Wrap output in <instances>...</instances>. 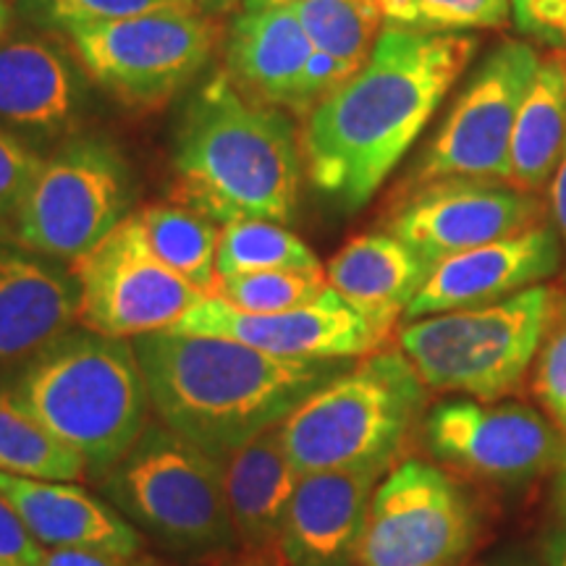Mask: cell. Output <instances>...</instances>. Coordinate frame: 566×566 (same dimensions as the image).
Returning <instances> with one entry per match:
<instances>
[{
  "label": "cell",
  "mask_w": 566,
  "mask_h": 566,
  "mask_svg": "<svg viewBox=\"0 0 566 566\" xmlns=\"http://www.w3.org/2000/svg\"><path fill=\"white\" fill-rule=\"evenodd\" d=\"M422 438L443 464L491 483H527L566 454L554 424L520 401H441L424 415Z\"/></svg>",
  "instance_id": "cell-13"
},
{
  "label": "cell",
  "mask_w": 566,
  "mask_h": 566,
  "mask_svg": "<svg viewBox=\"0 0 566 566\" xmlns=\"http://www.w3.org/2000/svg\"><path fill=\"white\" fill-rule=\"evenodd\" d=\"M80 323V286L69 265L0 242V375Z\"/></svg>",
  "instance_id": "cell-19"
},
{
  "label": "cell",
  "mask_w": 566,
  "mask_h": 566,
  "mask_svg": "<svg viewBox=\"0 0 566 566\" xmlns=\"http://www.w3.org/2000/svg\"><path fill=\"white\" fill-rule=\"evenodd\" d=\"M554 501H556L558 514H562L564 522H566V454H564V459H562V462H558V467H556Z\"/></svg>",
  "instance_id": "cell-40"
},
{
  "label": "cell",
  "mask_w": 566,
  "mask_h": 566,
  "mask_svg": "<svg viewBox=\"0 0 566 566\" xmlns=\"http://www.w3.org/2000/svg\"><path fill=\"white\" fill-rule=\"evenodd\" d=\"M174 200L218 226L294 221L304 176L292 113L252 103L216 71L187 101L174 134Z\"/></svg>",
  "instance_id": "cell-3"
},
{
  "label": "cell",
  "mask_w": 566,
  "mask_h": 566,
  "mask_svg": "<svg viewBox=\"0 0 566 566\" xmlns=\"http://www.w3.org/2000/svg\"><path fill=\"white\" fill-rule=\"evenodd\" d=\"M292 11L315 51L334 59L346 80L365 66L386 24L378 0H300Z\"/></svg>",
  "instance_id": "cell-26"
},
{
  "label": "cell",
  "mask_w": 566,
  "mask_h": 566,
  "mask_svg": "<svg viewBox=\"0 0 566 566\" xmlns=\"http://www.w3.org/2000/svg\"><path fill=\"white\" fill-rule=\"evenodd\" d=\"M13 17H17V11H13V0H0V40L11 32Z\"/></svg>",
  "instance_id": "cell-42"
},
{
  "label": "cell",
  "mask_w": 566,
  "mask_h": 566,
  "mask_svg": "<svg viewBox=\"0 0 566 566\" xmlns=\"http://www.w3.org/2000/svg\"><path fill=\"white\" fill-rule=\"evenodd\" d=\"M313 42L292 9L239 11L223 40L226 74L252 103L296 113Z\"/></svg>",
  "instance_id": "cell-21"
},
{
  "label": "cell",
  "mask_w": 566,
  "mask_h": 566,
  "mask_svg": "<svg viewBox=\"0 0 566 566\" xmlns=\"http://www.w3.org/2000/svg\"><path fill=\"white\" fill-rule=\"evenodd\" d=\"M0 499L45 548H92L122 558L142 548L132 522L76 483L0 472Z\"/></svg>",
  "instance_id": "cell-20"
},
{
  "label": "cell",
  "mask_w": 566,
  "mask_h": 566,
  "mask_svg": "<svg viewBox=\"0 0 566 566\" xmlns=\"http://www.w3.org/2000/svg\"><path fill=\"white\" fill-rule=\"evenodd\" d=\"M562 304L556 286L537 283L483 307L409 321L399 331V349L428 391L499 401L533 373Z\"/></svg>",
  "instance_id": "cell-6"
},
{
  "label": "cell",
  "mask_w": 566,
  "mask_h": 566,
  "mask_svg": "<svg viewBox=\"0 0 566 566\" xmlns=\"http://www.w3.org/2000/svg\"><path fill=\"white\" fill-rule=\"evenodd\" d=\"M40 163L42 155L32 153L30 147L0 129V229H13V218H17L19 205L24 200L27 187L38 174Z\"/></svg>",
  "instance_id": "cell-33"
},
{
  "label": "cell",
  "mask_w": 566,
  "mask_h": 566,
  "mask_svg": "<svg viewBox=\"0 0 566 566\" xmlns=\"http://www.w3.org/2000/svg\"><path fill=\"white\" fill-rule=\"evenodd\" d=\"M504 566H527V564H504Z\"/></svg>",
  "instance_id": "cell-44"
},
{
  "label": "cell",
  "mask_w": 566,
  "mask_h": 566,
  "mask_svg": "<svg viewBox=\"0 0 566 566\" xmlns=\"http://www.w3.org/2000/svg\"><path fill=\"white\" fill-rule=\"evenodd\" d=\"M0 242H13V237H11V231H6V229H0Z\"/></svg>",
  "instance_id": "cell-43"
},
{
  "label": "cell",
  "mask_w": 566,
  "mask_h": 566,
  "mask_svg": "<svg viewBox=\"0 0 566 566\" xmlns=\"http://www.w3.org/2000/svg\"><path fill=\"white\" fill-rule=\"evenodd\" d=\"M0 472L40 480L90 478L84 459L0 394Z\"/></svg>",
  "instance_id": "cell-28"
},
{
  "label": "cell",
  "mask_w": 566,
  "mask_h": 566,
  "mask_svg": "<svg viewBox=\"0 0 566 566\" xmlns=\"http://www.w3.org/2000/svg\"><path fill=\"white\" fill-rule=\"evenodd\" d=\"M296 483L300 472L283 451L279 424L226 459V495L233 535L258 562L281 558L283 520Z\"/></svg>",
  "instance_id": "cell-23"
},
{
  "label": "cell",
  "mask_w": 566,
  "mask_h": 566,
  "mask_svg": "<svg viewBox=\"0 0 566 566\" xmlns=\"http://www.w3.org/2000/svg\"><path fill=\"white\" fill-rule=\"evenodd\" d=\"M69 268L80 286V325L105 336L166 331L208 296L153 252L137 212Z\"/></svg>",
  "instance_id": "cell-12"
},
{
  "label": "cell",
  "mask_w": 566,
  "mask_h": 566,
  "mask_svg": "<svg viewBox=\"0 0 566 566\" xmlns=\"http://www.w3.org/2000/svg\"><path fill=\"white\" fill-rule=\"evenodd\" d=\"M300 0H242V11H265V9H292Z\"/></svg>",
  "instance_id": "cell-41"
},
{
  "label": "cell",
  "mask_w": 566,
  "mask_h": 566,
  "mask_svg": "<svg viewBox=\"0 0 566 566\" xmlns=\"http://www.w3.org/2000/svg\"><path fill=\"white\" fill-rule=\"evenodd\" d=\"M158 420L210 457L275 428L349 359H281L223 336L155 331L132 338Z\"/></svg>",
  "instance_id": "cell-2"
},
{
  "label": "cell",
  "mask_w": 566,
  "mask_h": 566,
  "mask_svg": "<svg viewBox=\"0 0 566 566\" xmlns=\"http://www.w3.org/2000/svg\"><path fill=\"white\" fill-rule=\"evenodd\" d=\"M388 27L415 32L501 30L512 19L509 0H378Z\"/></svg>",
  "instance_id": "cell-30"
},
{
  "label": "cell",
  "mask_w": 566,
  "mask_h": 566,
  "mask_svg": "<svg viewBox=\"0 0 566 566\" xmlns=\"http://www.w3.org/2000/svg\"><path fill=\"white\" fill-rule=\"evenodd\" d=\"M428 388L401 349H378L317 386L279 424L302 475L391 467L422 417Z\"/></svg>",
  "instance_id": "cell-5"
},
{
  "label": "cell",
  "mask_w": 566,
  "mask_h": 566,
  "mask_svg": "<svg viewBox=\"0 0 566 566\" xmlns=\"http://www.w3.org/2000/svg\"><path fill=\"white\" fill-rule=\"evenodd\" d=\"M13 11L32 30L61 34L158 11H200L197 0H13Z\"/></svg>",
  "instance_id": "cell-29"
},
{
  "label": "cell",
  "mask_w": 566,
  "mask_h": 566,
  "mask_svg": "<svg viewBox=\"0 0 566 566\" xmlns=\"http://www.w3.org/2000/svg\"><path fill=\"white\" fill-rule=\"evenodd\" d=\"M548 210L551 218H554V229L562 239L564 250V281H566V158L558 166L554 179L548 184Z\"/></svg>",
  "instance_id": "cell-37"
},
{
  "label": "cell",
  "mask_w": 566,
  "mask_h": 566,
  "mask_svg": "<svg viewBox=\"0 0 566 566\" xmlns=\"http://www.w3.org/2000/svg\"><path fill=\"white\" fill-rule=\"evenodd\" d=\"M328 279L323 271H263L218 283L216 296L244 313H283L315 302Z\"/></svg>",
  "instance_id": "cell-31"
},
{
  "label": "cell",
  "mask_w": 566,
  "mask_h": 566,
  "mask_svg": "<svg viewBox=\"0 0 566 566\" xmlns=\"http://www.w3.org/2000/svg\"><path fill=\"white\" fill-rule=\"evenodd\" d=\"M221 19L158 11L66 34L84 74L132 108L166 103L187 87L223 42Z\"/></svg>",
  "instance_id": "cell-9"
},
{
  "label": "cell",
  "mask_w": 566,
  "mask_h": 566,
  "mask_svg": "<svg viewBox=\"0 0 566 566\" xmlns=\"http://www.w3.org/2000/svg\"><path fill=\"white\" fill-rule=\"evenodd\" d=\"M388 467L302 475L281 533L286 566H357L367 509Z\"/></svg>",
  "instance_id": "cell-18"
},
{
  "label": "cell",
  "mask_w": 566,
  "mask_h": 566,
  "mask_svg": "<svg viewBox=\"0 0 566 566\" xmlns=\"http://www.w3.org/2000/svg\"><path fill=\"white\" fill-rule=\"evenodd\" d=\"M541 53L506 40L485 55L409 174V189L443 179L509 181L514 124Z\"/></svg>",
  "instance_id": "cell-11"
},
{
  "label": "cell",
  "mask_w": 566,
  "mask_h": 566,
  "mask_svg": "<svg viewBox=\"0 0 566 566\" xmlns=\"http://www.w3.org/2000/svg\"><path fill=\"white\" fill-rule=\"evenodd\" d=\"M535 399L566 433V296L530 373Z\"/></svg>",
  "instance_id": "cell-32"
},
{
  "label": "cell",
  "mask_w": 566,
  "mask_h": 566,
  "mask_svg": "<svg viewBox=\"0 0 566 566\" xmlns=\"http://www.w3.org/2000/svg\"><path fill=\"white\" fill-rule=\"evenodd\" d=\"M564 271L562 239L551 223L475 247L433 265L428 281L409 304L405 321L483 307L514 296Z\"/></svg>",
  "instance_id": "cell-16"
},
{
  "label": "cell",
  "mask_w": 566,
  "mask_h": 566,
  "mask_svg": "<svg viewBox=\"0 0 566 566\" xmlns=\"http://www.w3.org/2000/svg\"><path fill=\"white\" fill-rule=\"evenodd\" d=\"M132 200L124 155L103 137H69L32 176L13 218V242L71 265L132 216Z\"/></svg>",
  "instance_id": "cell-8"
},
{
  "label": "cell",
  "mask_w": 566,
  "mask_h": 566,
  "mask_svg": "<svg viewBox=\"0 0 566 566\" xmlns=\"http://www.w3.org/2000/svg\"><path fill=\"white\" fill-rule=\"evenodd\" d=\"M566 158V48L541 55L514 124L509 184L525 192L548 189Z\"/></svg>",
  "instance_id": "cell-24"
},
{
  "label": "cell",
  "mask_w": 566,
  "mask_h": 566,
  "mask_svg": "<svg viewBox=\"0 0 566 566\" xmlns=\"http://www.w3.org/2000/svg\"><path fill=\"white\" fill-rule=\"evenodd\" d=\"M514 27L525 38L566 48V0H509Z\"/></svg>",
  "instance_id": "cell-34"
},
{
  "label": "cell",
  "mask_w": 566,
  "mask_h": 566,
  "mask_svg": "<svg viewBox=\"0 0 566 566\" xmlns=\"http://www.w3.org/2000/svg\"><path fill=\"white\" fill-rule=\"evenodd\" d=\"M139 223L145 229L147 242L153 252L184 275L197 289L208 296L218 292V242H221V229L200 210L189 208L184 202H153L139 212Z\"/></svg>",
  "instance_id": "cell-25"
},
{
  "label": "cell",
  "mask_w": 566,
  "mask_h": 566,
  "mask_svg": "<svg viewBox=\"0 0 566 566\" xmlns=\"http://www.w3.org/2000/svg\"><path fill=\"white\" fill-rule=\"evenodd\" d=\"M42 566H145L134 564L132 558H122L92 548H45Z\"/></svg>",
  "instance_id": "cell-36"
},
{
  "label": "cell",
  "mask_w": 566,
  "mask_h": 566,
  "mask_svg": "<svg viewBox=\"0 0 566 566\" xmlns=\"http://www.w3.org/2000/svg\"><path fill=\"white\" fill-rule=\"evenodd\" d=\"M543 216L541 197L509 181L443 179L409 189L388 221V233L436 265L451 254L546 223Z\"/></svg>",
  "instance_id": "cell-14"
},
{
  "label": "cell",
  "mask_w": 566,
  "mask_h": 566,
  "mask_svg": "<svg viewBox=\"0 0 566 566\" xmlns=\"http://www.w3.org/2000/svg\"><path fill=\"white\" fill-rule=\"evenodd\" d=\"M197 6H200V11L210 13V17L223 19L237 11L239 6H242V0H197Z\"/></svg>",
  "instance_id": "cell-39"
},
{
  "label": "cell",
  "mask_w": 566,
  "mask_h": 566,
  "mask_svg": "<svg viewBox=\"0 0 566 566\" xmlns=\"http://www.w3.org/2000/svg\"><path fill=\"white\" fill-rule=\"evenodd\" d=\"M45 546L21 525L13 509L0 499V566H42Z\"/></svg>",
  "instance_id": "cell-35"
},
{
  "label": "cell",
  "mask_w": 566,
  "mask_h": 566,
  "mask_svg": "<svg viewBox=\"0 0 566 566\" xmlns=\"http://www.w3.org/2000/svg\"><path fill=\"white\" fill-rule=\"evenodd\" d=\"M0 394L103 480L150 424V394L132 338L74 325L3 380Z\"/></svg>",
  "instance_id": "cell-4"
},
{
  "label": "cell",
  "mask_w": 566,
  "mask_h": 566,
  "mask_svg": "<svg viewBox=\"0 0 566 566\" xmlns=\"http://www.w3.org/2000/svg\"><path fill=\"white\" fill-rule=\"evenodd\" d=\"M179 334L223 336L281 359H363L384 349L378 334L357 310H352L334 289H325L315 302L283 313H244L221 296H205L179 323Z\"/></svg>",
  "instance_id": "cell-15"
},
{
  "label": "cell",
  "mask_w": 566,
  "mask_h": 566,
  "mask_svg": "<svg viewBox=\"0 0 566 566\" xmlns=\"http://www.w3.org/2000/svg\"><path fill=\"white\" fill-rule=\"evenodd\" d=\"M478 535V506L459 480L438 464L405 459L375 488L357 566H462Z\"/></svg>",
  "instance_id": "cell-10"
},
{
  "label": "cell",
  "mask_w": 566,
  "mask_h": 566,
  "mask_svg": "<svg viewBox=\"0 0 566 566\" xmlns=\"http://www.w3.org/2000/svg\"><path fill=\"white\" fill-rule=\"evenodd\" d=\"M108 504L176 551L205 554L237 541L226 495V462L150 422L129 454L101 480Z\"/></svg>",
  "instance_id": "cell-7"
},
{
  "label": "cell",
  "mask_w": 566,
  "mask_h": 566,
  "mask_svg": "<svg viewBox=\"0 0 566 566\" xmlns=\"http://www.w3.org/2000/svg\"><path fill=\"white\" fill-rule=\"evenodd\" d=\"M543 562L546 566H566V525L543 541Z\"/></svg>",
  "instance_id": "cell-38"
},
{
  "label": "cell",
  "mask_w": 566,
  "mask_h": 566,
  "mask_svg": "<svg viewBox=\"0 0 566 566\" xmlns=\"http://www.w3.org/2000/svg\"><path fill=\"white\" fill-rule=\"evenodd\" d=\"M475 53L472 34L386 24L365 66L304 118V171L317 192L344 210L365 208Z\"/></svg>",
  "instance_id": "cell-1"
},
{
  "label": "cell",
  "mask_w": 566,
  "mask_h": 566,
  "mask_svg": "<svg viewBox=\"0 0 566 566\" xmlns=\"http://www.w3.org/2000/svg\"><path fill=\"white\" fill-rule=\"evenodd\" d=\"M80 105V74L59 42L34 32L0 40V129L45 158L74 137Z\"/></svg>",
  "instance_id": "cell-17"
},
{
  "label": "cell",
  "mask_w": 566,
  "mask_h": 566,
  "mask_svg": "<svg viewBox=\"0 0 566 566\" xmlns=\"http://www.w3.org/2000/svg\"><path fill=\"white\" fill-rule=\"evenodd\" d=\"M323 263L307 244L273 221L226 223L218 242V283L237 275L263 271H323Z\"/></svg>",
  "instance_id": "cell-27"
},
{
  "label": "cell",
  "mask_w": 566,
  "mask_h": 566,
  "mask_svg": "<svg viewBox=\"0 0 566 566\" xmlns=\"http://www.w3.org/2000/svg\"><path fill=\"white\" fill-rule=\"evenodd\" d=\"M430 271L433 265L424 263L401 239L375 231L346 242L325 265V279L386 344Z\"/></svg>",
  "instance_id": "cell-22"
}]
</instances>
